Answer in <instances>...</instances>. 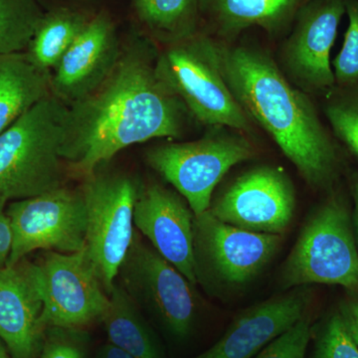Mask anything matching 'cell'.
Wrapping results in <instances>:
<instances>
[{"label": "cell", "instance_id": "10", "mask_svg": "<svg viewBox=\"0 0 358 358\" xmlns=\"http://www.w3.org/2000/svg\"><path fill=\"white\" fill-rule=\"evenodd\" d=\"M13 231L7 266L36 250L71 254L86 246V207L81 188L62 186L38 196L14 200L6 206Z\"/></svg>", "mask_w": 358, "mask_h": 358}, {"label": "cell", "instance_id": "30", "mask_svg": "<svg viewBox=\"0 0 358 358\" xmlns=\"http://www.w3.org/2000/svg\"><path fill=\"white\" fill-rule=\"evenodd\" d=\"M346 329L358 346V296L350 294L341 301L338 310Z\"/></svg>", "mask_w": 358, "mask_h": 358}, {"label": "cell", "instance_id": "19", "mask_svg": "<svg viewBox=\"0 0 358 358\" xmlns=\"http://www.w3.org/2000/svg\"><path fill=\"white\" fill-rule=\"evenodd\" d=\"M51 95V74L22 53L0 54V134Z\"/></svg>", "mask_w": 358, "mask_h": 358}, {"label": "cell", "instance_id": "7", "mask_svg": "<svg viewBox=\"0 0 358 358\" xmlns=\"http://www.w3.org/2000/svg\"><path fill=\"white\" fill-rule=\"evenodd\" d=\"M282 235L241 229L209 210L194 216L193 254L197 286L214 294L239 292L273 260Z\"/></svg>", "mask_w": 358, "mask_h": 358}, {"label": "cell", "instance_id": "24", "mask_svg": "<svg viewBox=\"0 0 358 358\" xmlns=\"http://www.w3.org/2000/svg\"><path fill=\"white\" fill-rule=\"evenodd\" d=\"M324 114L334 136L358 159V84L329 90Z\"/></svg>", "mask_w": 358, "mask_h": 358}, {"label": "cell", "instance_id": "6", "mask_svg": "<svg viewBox=\"0 0 358 358\" xmlns=\"http://www.w3.org/2000/svg\"><path fill=\"white\" fill-rule=\"evenodd\" d=\"M106 164L84 178L80 188L86 207L85 251L110 296L136 232L134 205L141 182Z\"/></svg>", "mask_w": 358, "mask_h": 358}, {"label": "cell", "instance_id": "29", "mask_svg": "<svg viewBox=\"0 0 358 358\" xmlns=\"http://www.w3.org/2000/svg\"><path fill=\"white\" fill-rule=\"evenodd\" d=\"M7 203L6 199H0V270L6 267L13 250V231L7 217Z\"/></svg>", "mask_w": 358, "mask_h": 358}, {"label": "cell", "instance_id": "16", "mask_svg": "<svg viewBox=\"0 0 358 358\" xmlns=\"http://www.w3.org/2000/svg\"><path fill=\"white\" fill-rule=\"evenodd\" d=\"M310 286L289 289L252 306L234 317L211 348L193 358H254L307 315Z\"/></svg>", "mask_w": 358, "mask_h": 358}, {"label": "cell", "instance_id": "17", "mask_svg": "<svg viewBox=\"0 0 358 358\" xmlns=\"http://www.w3.org/2000/svg\"><path fill=\"white\" fill-rule=\"evenodd\" d=\"M42 312L36 264L24 258L0 270V338L13 358H39Z\"/></svg>", "mask_w": 358, "mask_h": 358}, {"label": "cell", "instance_id": "4", "mask_svg": "<svg viewBox=\"0 0 358 358\" xmlns=\"http://www.w3.org/2000/svg\"><path fill=\"white\" fill-rule=\"evenodd\" d=\"M157 73L185 105L188 114L207 127L250 131L251 121L224 79L217 40L199 32L164 45L157 52Z\"/></svg>", "mask_w": 358, "mask_h": 358}, {"label": "cell", "instance_id": "5", "mask_svg": "<svg viewBox=\"0 0 358 358\" xmlns=\"http://www.w3.org/2000/svg\"><path fill=\"white\" fill-rule=\"evenodd\" d=\"M282 289L338 285L358 296V251L345 200L333 194L303 225L280 274Z\"/></svg>", "mask_w": 358, "mask_h": 358}, {"label": "cell", "instance_id": "28", "mask_svg": "<svg viewBox=\"0 0 358 358\" xmlns=\"http://www.w3.org/2000/svg\"><path fill=\"white\" fill-rule=\"evenodd\" d=\"M313 333L310 317L306 315L254 358H306Z\"/></svg>", "mask_w": 358, "mask_h": 358}, {"label": "cell", "instance_id": "13", "mask_svg": "<svg viewBox=\"0 0 358 358\" xmlns=\"http://www.w3.org/2000/svg\"><path fill=\"white\" fill-rule=\"evenodd\" d=\"M348 0H308L296 14L281 48L282 67L299 89L329 91L336 86L331 51Z\"/></svg>", "mask_w": 358, "mask_h": 358}, {"label": "cell", "instance_id": "26", "mask_svg": "<svg viewBox=\"0 0 358 358\" xmlns=\"http://www.w3.org/2000/svg\"><path fill=\"white\" fill-rule=\"evenodd\" d=\"M345 15L348 25L345 40L331 63L338 87L358 84V0H348Z\"/></svg>", "mask_w": 358, "mask_h": 358}, {"label": "cell", "instance_id": "33", "mask_svg": "<svg viewBox=\"0 0 358 358\" xmlns=\"http://www.w3.org/2000/svg\"><path fill=\"white\" fill-rule=\"evenodd\" d=\"M0 358H13L1 338H0Z\"/></svg>", "mask_w": 358, "mask_h": 358}, {"label": "cell", "instance_id": "15", "mask_svg": "<svg viewBox=\"0 0 358 358\" xmlns=\"http://www.w3.org/2000/svg\"><path fill=\"white\" fill-rule=\"evenodd\" d=\"M122 48L108 14L101 13L90 18L52 71V95L67 106L88 96L114 70Z\"/></svg>", "mask_w": 358, "mask_h": 358}, {"label": "cell", "instance_id": "14", "mask_svg": "<svg viewBox=\"0 0 358 358\" xmlns=\"http://www.w3.org/2000/svg\"><path fill=\"white\" fill-rule=\"evenodd\" d=\"M194 216L176 190L157 182H141L134 205V228L197 287L193 254Z\"/></svg>", "mask_w": 358, "mask_h": 358}, {"label": "cell", "instance_id": "20", "mask_svg": "<svg viewBox=\"0 0 358 358\" xmlns=\"http://www.w3.org/2000/svg\"><path fill=\"white\" fill-rule=\"evenodd\" d=\"M103 329L109 343L134 358H167L154 329L141 308L115 282L110 294V306L103 315Z\"/></svg>", "mask_w": 358, "mask_h": 358}, {"label": "cell", "instance_id": "11", "mask_svg": "<svg viewBox=\"0 0 358 358\" xmlns=\"http://www.w3.org/2000/svg\"><path fill=\"white\" fill-rule=\"evenodd\" d=\"M35 264L43 301L41 320L46 329H87L101 322L110 296L85 249L71 254L46 251Z\"/></svg>", "mask_w": 358, "mask_h": 358}, {"label": "cell", "instance_id": "3", "mask_svg": "<svg viewBox=\"0 0 358 358\" xmlns=\"http://www.w3.org/2000/svg\"><path fill=\"white\" fill-rule=\"evenodd\" d=\"M67 113L51 94L0 134V199H31L65 186Z\"/></svg>", "mask_w": 358, "mask_h": 358}, {"label": "cell", "instance_id": "22", "mask_svg": "<svg viewBox=\"0 0 358 358\" xmlns=\"http://www.w3.org/2000/svg\"><path fill=\"white\" fill-rule=\"evenodd\" d=\"M90 18L70 8L45 13L24 52L26 56L40 70L51 74Z\"/></svg>", "mask_w": 358, "mask_h": 358}, {"label": "cell", "instance_id": "32", "mask_svg": "<svg viewBox=\"0 0 358 358\" xmlns=\"http://www.w3.org/2000/svg\"><path fill=\"white\" fill-rule=\"evenodd\" d=\"M352 193L355 201V222L358 233V173L352 178Z\"/></svg>", "mask_w": 358, "mask_h": 358}, {"label": "cell", "instance_id": "31", "mask_svg": "<svg viewBox=\"0 0 358 358\" xmlns=\"http://www.w3.org/2000/svg\"><path fill=\"white\" fill-rule=\"evenodd\" d=\"M94 358H134L129 355V353L124 352L121 348L113 345L112 343H108L106 345H101L96 350Z\"/></svg>", "mask_w": 358, "mask_h": 358}, {"label": "cell", "instance_id": "9", "mask_svg": "<svg viewBox=\"0 0 358 358\" xmlns=\"http://www.w3.org/2000/svg\"><path fill=\"white\" fill-rule=\"evenodd\" d=\"M117 282L173 338L183 341L192 334L199 313L194 285L145 243L138 231L134 232Z\"/></svg>", "mask_w": 358, "mask_h": 358}, {"label": "cell", "instance_id": "8", "mask_svg": "<svg viewBox=\"0 0 358 358\" xmlns=\"http://www.w3.org/2000/svg\"><path fill=\"white\" fill-rule=\"evenodd\" d=\"M211 127L199 140L148 148V166L187 201L194 215L210 208L214 190L238 164L251 159L255 148L244 136Z\"/></svg>", "mask_w": 358, "mask_h": 358}, {"label": "cell", "instance_id": "12", "mask_svg": "<svg viewBox=\"0 0 358 358\" xmlns=\"http://www.w3.org/2000/svg\"><path fill=\"white\" fill-rule=\"evenodd\" d=\"M296 192L279 167L262 166L235 178L212 199L209 212L241 229L282 235L291 225Z\"/></svg>", "mask_w": 358, "mask_h": 358}, {"label": "cell", "instance_id": "25", "mask_svg": "<svg viewBox=\"0 0 358 358\" xmlns=\"http://www.w3.org/2000/svg\"><path fill=\"white\" fill-rule=\"evenodd\" d=\"M313 334L312 358H358V346L338 312L329 315Z\"/></svg>", "mask_w": 358, "mask_h": 358}, {"label": "cell", "instance_id": "21", "mask_svg": "<svg viewBox=\"0 0 358 358\" xmlns=\"http://www.w3.org/2000/svg\"><path fill=\"white\" fill-rule=\"evenodd\" d=\"M136 17L152 38L164 45L200 31L203 0H133Z\"/></svg>", "mask_w": 358, "mask_h": 358}, {"label": "cell", "instance_id": "27", "mask_svg": "<svg viewBox=\"0 0 358 358\" xmlns=\"http://www.w3.org/2000/svg\"><path fill=\"white\" fill-rule=\"evenodd\" d=\"M39 358H90L87 329L47 327Z\"/></svg>", "mask_w": 358, "mask_h": 358}, {"label": "cell", "instance_id": "2", "mask_svg": "<svg viewBox=\"0 0 358 358\" xmlns=\"http://www.w3.org/2000/svg\"><path fill=\"white\" fill-rule=\"evenodd\" d=\"M217 54L224 79L249 119L267 131L308 185L331 187L338 152L307 94L262 49L217 40Z\"/></svg>", "mask_w": 358, "mask_h": 358}, {"label": "cell", "instance_id": "1", "mask_svg": "<svg viewBox=\"0 0 358 358\" xmlns=\"http://www.w3.org/2000/svg\"><path fill=\"white\" fill-rule=\"evenodd\" d=\"M157 55L148 39L134 37L107 79L68 106L62 147L68 173L86 178L126 148L182 136L188 112L157 73Z\"/></svg>", "mask_w": 358, "mask_h": 358}, {"label": "cell", "instance_id": "23", "mask_svg": "<svg viewBox=\"0 0 358 358\" xmlns=\"http://www.w3.org/2000/svg\"><path fill=\"white\" fill-rule=\"evenodd\" d=\"M44 14L38 0H0V54L25 52Z\"/></svg>", "mask_w": 358, "mask_h": 358}, {"label": "cell", "instance_id": "18", "mask_svg": "<svg viewBox=\"0 0 358 358\" xmlns=\"http://www.w3.org/2000/svg\"><path fill=\"white\" fill-rule=\"evenodd\" d=\"M308 0H203V18L223 42L258 27L268 36L288 34L296 14Z\"/></svg>", "mask_w": 358, "mask_h": 358}]
</instances>
